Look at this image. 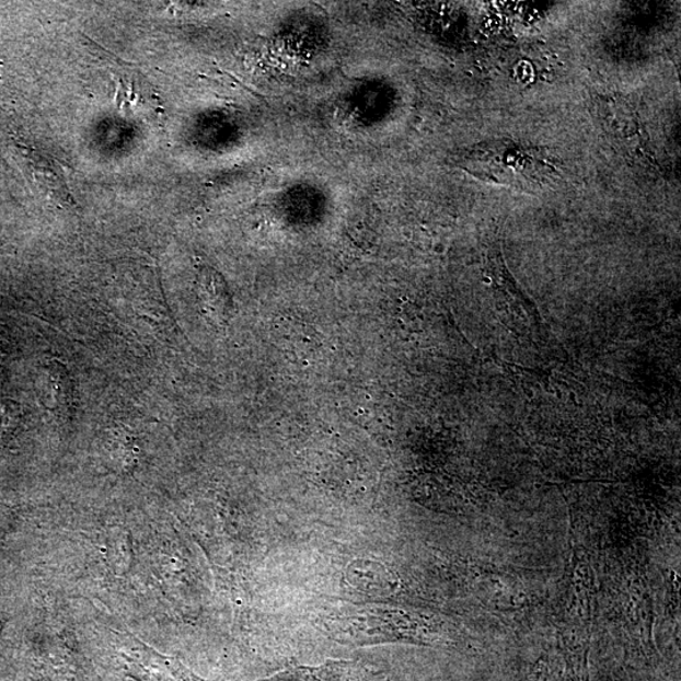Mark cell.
<instances>
[{
	"label": "cell",
	"mask_w": 681,
	"mask_h": 681,
	"mask_svg": "<svg viewBox=\"0 0 681 681\" xmlns=\"http://www.w3.org/2000/svg\"><path fill=\"white\" fill-rule=\"evenodd\" d=\"M463 165L477 176L526 189L552 186L558 177L555 164L538 149L506 140L473 148Z\"/></svg>",
	"instance_id": "obj_1"
},
{
	"label": "cell",
	"mask_w": 681,
	"mask_h": 681,
	"mask_svg": "<svg viewBox=\"0 0 681 681\" xmlns=\"http://www.w3.org/2000/svg\"><path fill=\"white\" fill-rule=\"evenodd\" d=\"M35 162L38 185L44 191V194L57 205H73L68 184H66L62 173L57 169V165L41 155H37Z\"/></svg>",
	"instance_id": "obj_3"
},
{
	"label": "cell",
	"mask_w": 681,
	"mask_h": 681,
	"mask_svg": "<svg viewBox=\"0 0 681 681\" xmlns=\"http://www.w3.org/2000/svg\"><path fill=\"white\" fill-rule=\"evenodd\" d=\"M259 681H381L359 662L328 661L320 667L296 668Z\"/></svg>",
	"instance_id": "obj_2"
},
{
	"label": "cell",
	"mask_w": 681,
	"mask_h": 681,
	"mask_svg": "<svg viewBox=\"0 0 681 681\" xmlns=\"http://www.w3.org/2000/svg\"><path fill=\"white\" fill-rule=\"evenodd\" d=\"M48 397L51 399L48 405L55 411H69L72 402V388L68 373L58 368L57 363L55 368L49 369Z\"/></svg>",
	"instance_id": "obj_4"
}]
</instances>
